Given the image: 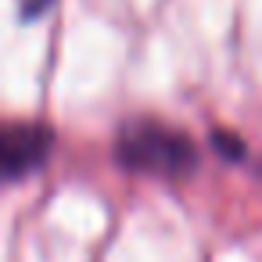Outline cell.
Instances as JSON below:
<instances>
[{"label":"cell","mask_w":262,"mask_h":262,"mask_svg":"<svg viewBox=\"0 0 262 262\" xmlns=\"http://www.w3.org/2000/svg\"><path fill=\"white\" fill-rule=\"evenodd\" d=\"M119 162H126L129 169H140V172L180 176V172L194 169L198 151L176 129H165L158 122H133L119 133Z\"/></svg>","instance_id":"cell-1"},{"label":"cell","mask_w":262,"mask_h":262,"mask_svg":"<svg viewBox=\"0 0 262 262\" xmlns=\"http://www.w3.org/2000/svg\"><path fill=\"white\" fill-rule=\"evenodd\" d=\"M51 129L40 122H0V180H22L51 155Z\"/></svg>","instance_id":"cell-2"}]
</instances>
